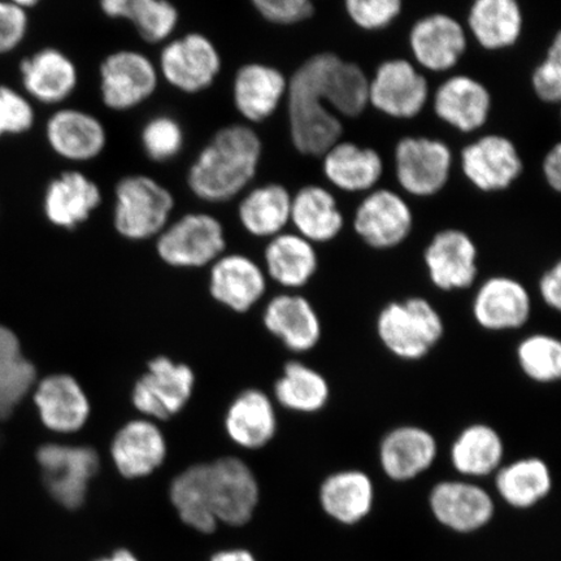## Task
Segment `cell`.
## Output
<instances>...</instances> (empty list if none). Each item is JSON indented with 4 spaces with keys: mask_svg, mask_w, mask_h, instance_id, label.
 I'll list each match as a JSON object with an SVG mask.
<instances>
[{
    "mask_svg": "<svg viewBox=\"0 0 561 561\" xmlns=\"http://www.w3.org/2000/svg\"><path fill=\"white\" fill-rule=\"evenodd\" d=\"M277 426L275 404L262 390H244L229 405L226 416L228 436L248 450L268 445L276 436Z\"/></svg>",
    "mask_w": 561,
    "mask_h": 561,
    "instance_id": "d6a6232c",
    "label": "cell"
},
{
    "mask_svg": "<svg viewBox=\"0 0 561 561\" xmlns=\"http://www.w3.org/2000/svg\"><path fill=\"white\" fill-rule=\"evenodd\" d=\"M174 208V198L151 175L129 174L115 187L114 226L131 241L156 237L164 230Z\"/></svg>",
    "mask_w": 561,
    "mask_h": 561,
    "instance_id": "30bf717a",
    "label": "cell"
},
{
    "mask_svg": "<svg viewBox=\"0 0 561 561\" xmlns=\"http://www.w3.org/2000/svg\"><path fill=\"white\" fill-rule=\"evenodd\" d=\"M209 290L219 304L236 312H245L264 297L265 273L248 256H222L210 271Z\"/></svg>",
    "mask_w": 561,
    "mask_h": 561,
    "instance_id": "4dcf8cb0",
    "label": "cell"
},
{
    "mask_svg": "<svg viewBox=\"0 0 561 561\" xmlns=\"http://www.w3.org/2000/svg\"><path fill=\"white\" fill-rule=\"evenodd\" d=\"M369 73L332 51L308 56L289 75L287 136L299 157L318 159L346 138V123L369 110Z\"/></svg>",
    "mask_w": 561,
    "mask_h": 561,
    "instance_id": "6da1fadb",
    "label": "cell"
},
{
    "mask_svg": "<svg viewBox=\"0 0 561 561\" xmlns=\"http://www.w3.org/2000/svg\"><path fill=\"white\" fill-rule=\"evenodd\" d=\"M263 153L262 137L251 125L224 126L188 168L187 186L206 203L234 199L255 180Z\"/></svg>",
    "mask_w": 561,
    "mask_h": 561,
    "instance_id": "7a4b0ae2",
    "label": "cell"
},
{
    "mask_svg": "<svg viewBox=\"0 0 561 561\" xmlns=\"http://www.w3.org/2000/svg\"><path fill=\"white\" fill-rule=\"evenodd\" d=\"M96 182L80 171H67L50 181L44 195V213L53 226L73 230L101 206Z\"/></svg>",
    "mask_w": 561,
    "mask_h": 561,
    "instance_id": "f1b7e54d",
    "label": "cell"
},
{
    "mask_svg": "<svg viewBox=\"0 0 561 561\" xmlns=\"http://www.w3.org/2000/svg\"><path fill=\"white\" fill-rule=\"evenodd\" d=\"M10 2L15 3L16 5L21 7V9L30 10L33 9V7L39 4L42 0H10Z\"/></svg>",
    "mask_w": 561,
    "mask_h": 561,
    "instance_id": "db71d44e",
    "label": "cell"
},
{
    "mask_svg": "<svg viewBox=\"0 0 561 561\" xmlns=\"http://www.w3.org/2000/svg\"><path fill=\"white\" fill-rule=\"evenodd\" d=\"M538 293L545 306L550 310H561V263H553L538 280Z\"/></svg>",
    "mask_w": 561,
    "mask_h": 561,
    "instance_id": "681fc988",
    "label": "cell"
},
{
    "mask_svg": "<svg viewBox=\"0 0 561 561\" xmlns=\"http://www.w3.org/2000/svg\"><path fill=\"white\" fill-rule=\"evenodd\" d=\"M105 16L129 21L140 38L161 44L178 30L180 15L170 0H100Z\"/></svg>",
    "mask_w": 561,
    "mask_h": 561,
    "instance_id": "74e56055",
    "label": "cell"
},
{
    "mask_svg": "<svg viewBox=\"0 0 561 561\" xmlns=\"http://www.w3.org/2000/svg\"><path fill=\"white\" fill-rule=\"evenodd\" d=\"M266 331L294 354H307L320 345L322 321L312 301L300 294L285 293L266 305Z\"/></svg>",
    "mask_w": 561,
    "mask_h": 561,
    "instance_id": "603a6c76",
    "label": "cell"
},
{
    "mask_svg": "<svg viewBox=\"0 0 561 561\" xmlns=\"http://www.w3.org/2000/svg\"><path fill=\"white\" fill-rule=\"evenodd\" d=\"M37 370L21 350L18 335L0 325V420L12 416L13 411L30 394Z\"/></svg>",
    "mask_w": 561,
    "mask_h": 561,
    "instance_id": "ab89813d",
    "label": "cell"
},
{
    "mask_svg": "<svg viewBox=\"0 0 561 561\" xmlns=\"http://www.w3.org/2000/svg\"><path fill=\"white\" fill-rule=\"evenodd\" d=\"M431 508L439 523L461 533L479 530L494 514L486 491L466 481L439 482L432 490Z\"/></svg>",
    "mask_w": 561,
    "mask_h": 561,
    "instance_id": "f546056e",
    "label": "cell"
},
{
    "mask_svg": "<svg viewBox=\"0 0 561 561\" xmlns=\"http://www.w3.org/2000/svg\"><path fill=\"white\" fill-rule=\"evenodd\" d=\"M273 392L283 409L301 415H314L324 411L332 398L328 378L299 360L285 364Z\"/></svg>",
    "mask_w": 561,
    "mask_h": 561,
    "instance_id": "e575fe53",
    "label": "cell"
},
{
    "mask_svg": "<svg viewBox=\"0 0 561 561\" xmlns=\"http://www.w3.org/2000/svg\"><path fill=\"white\" fill-rule=\"evenodd\" d=\"M342 9L355 30L381 34L403 19L404 0H342Z\"/></svg>",
    "mask_w": 561,
    "mask_h": 561,
    "instance_id": "7bdbcfd3",
    "label": "cell"
},
{
    "mask_svg": "<svg viewBox=\"0 0 561 561\" xmlns=\"http://www.w3.org/2000/svg\"><path fill=\"white\" fill-rule=\"evenodd\" d=\"M30 31L27 11L10 0H0V55L15 51Z\"/></svg>",
    "mask_w": 561,
    "mask_h": 561,
    "instance_id": "c3c4849f",
    "label": "cell"
},
{
    "mask_svg": "<svg viewBox=\"0 0 561 561\" xmlns=\"http://www.w3.org/2000/svg\"><path fill=\"white\" fill-rule=\"evenodd\" d=\"M46 139L50 149L72 163H87L101 156L107 146L103 123L79 108H60L48 117Z\"/></svg>",
    "mask_w": 561,
    "mask_h": 561,
    "instance_id": "d4e9b609",
    "label": "cell"
},
{
    "mask_svg": "<svg viewBox=\"0 0 561 561\" xmlns=\"http://www.w3.org/2000/svg\"><path fill=\"white\" fill-rule=\"evenodd\" d=\"M100 79L105 107L125 112L139 107L156 94L160 76L149 56L136 50H118L102 61Z\"/></svg>",
    "mask_w": 561,
    "mask_h": 561,
    "instance_id": "5bb4252c",
    "label": "cell"
},
{
    "mask_svg": "<svg viewBox=\"0 0 561 561\" xmlns=\"http://www.w3.org/2000/svg\"><path fill=\"white\" fill-rule=\"evenodd\" d=\"M37 461L53 500L67 510L80 508L90 481L100 471V455L94 448L47 444L38 448Z\"/></svg>",
    "mask_w": 561,
    "mask_h": 561,
    "instance_id": "4fadbf2b",
    "label": "cell"
},
{
    "mask_svg": "<svg viewBox=\"0 0 561 561\" xmlns=\"http://www.w3.org/2000/svg\"><path fill=\"white\" fill-rule=\"evenodd\" d=\"M450 458L455 471L466 477H486L502 467L504 442L486 423L469 424L453 442Z\"/></svg>",
    "mask_w": 561,
    "mask_h": 561,
    "instance_id": "d590c367",
    "label": "cell"
},
{
    "mask_svg": "<svg viewBox=\"0 0 561 561\" xmlns=\"http://www.w3.org/2000/svg\"><path fill=\"white\" fill-rule=\"evenodd\" d=\"M438 455L436 436L426 427L402 424L381 438L378 459L382 471L394 481H410L430 469Z\"/></svg>",
    "mask_w": 561,
    "mask_h": 561,
    "instance_id": "cb8c5ba5",
    "label": "cell"
},
{
    "mask_svg": "<svg viewBox=\"0 0 561 561\" xmlns=\"http://www.w3.org/2000/svg\"><path fill=\"white\" fill-rule=\"evenodd\" d=\"M95 561H139L135 553H131L129 550H117L112 553L111 557L98 559Z\"/></svg>",
    "mask_w": 561,
    "mask_h": 561,
    "instance_id": "f5cc1de1",
    "label": "cell"
},
{
    "mask_svg": "<svg viewBox=\"0 0 561 561\" xmlns=\"http://www.w3.org/2000/svg\"><path fill=\"white\" fill-rule=\"evenodd\" d=\"M195 385L194 371L186 364L159 356L149 363L131 392V402L142 415L171 419L187 404Z\"/></svg>",
    "mask_w": 561,
    "mask_h": 561,
    "instance_id": "ac0fdd59",
    "label": "cell"
},
{
    "mask_svg": "<svg viewBox=\"0 0 561 561\" xmlns=\"http://www.w3.org/2000/svg\"><path fill=\"white\" fill-rule=\"evenodd\" d=\"M456 170L476 193L500 195L523 178L525 161L514 139L503 133L483 131L456 150Z\"/></svg>",
    "mask_w": 561,
    "mask_h": 561,
    "instance_id": "5b68a950",
    "label": "cell"
},
{
    "mask_svg": "<svg viewBox=\"0 0 561 561\" xmlns=\"http://www.w3.org/2000/svg\"><path fill=\"white\" fill-rule=\"evenodd\" d=\"M351 227L370 250L391 251L410 240L416 228V214L409 198L382 184L357 201Z\"/></svg>",
    "mask_w": 561,
    "mask_h": 561,
    "instance_id": "9c48e42d",
    "label": "cell"
},
{
    "mask_svg": "<svg viewBox=\"0 0 561 561\" xmlns=\"http://www.w3.org/2000/svg\"><path fill=\"white\" fill-rule=\"evenodd\" d=\"M465 25L477 50L503 54L520 45L526 16L520 0H471Z\"/></svg>",
    "mask_w": 561,
    "mask_h": 561,
    "instance_id": "ffe728a7",
    "label": "cell"
},
{
    "mask_svg": "<svg viewBox=\"0 0 561 561\" xmlns=\"http://www.w3.org/2000/svg\"><path fill=\"white\" fill-rule=\"evenodd\" d=\"M287 85L289 76L283 69L270 62H248L234 76V107L249 125L268 122L285 104Z\"/></svg>",
    "mask_w": 561,
    "mask_h": 561,
    "instance_id": "44dd1931",
    "label": "cell"
},
{
    "mask_svg": "<svg viewBox=\"0 0 561 561\" xmlns=\"http://www.w3.org/2000/svg\"><path fill=\"white\" fill-rule=\"evenodd\" d=\"M310 241L296 231L271 238L264 251L266 275L287 290H299L311 283L319 271V254Z\"/></svg>",
    "mask_w": 561,
    "mask_h": 561,
    "instance_id": "1f68e13d",
    "label": "cell"
},
{
    "mask_svg": "<svg viewBox=\"0 0 561 561\" xmlns=\"http://www.w3.org/2000/svg\"><path fill=\"white\" fill-rule=\"evenodd\" d=\"M388 163L380 151L341 139L320 158L322 182L333 192L362 196L385 184Z\"/></svg>",
    "mask_w": 561,
    "mask_h": 561,
    "instance_id": "e0dca14e",
    "label": "cell"
},
{
    "mask_svg": "<svg viewBox=\"0 0 561 561\" xmlns=\"http://www.w3.org/2000/svg\"><path fill=\"white\" fill-rule=\"evenodd\" d=\"M378 341L402 362H420L436 348L446 334L438 308L424 297L386 304L376 318Z\"/></svg>",
    "mask_w": 561,
    "mask_h": 561,
    "instance_id": "277c9868",
    "label": "cell"
},
{
    "mask_svg": "<svg viewBox=\"0 0 561 561\" xmlns=\"http://www.w3.org/2000/svg\"><path fill=\"white\" fill-rule=\"evenodd\" d=\"M539 173L552 193H561V142L552 145L539 161Z\"/></svg>",
    "mask_w": 561,
    "mask_h": 561,
    "instance_id": "f907efd6",
    "label": "cell"
},
{
    "mask_svg": "<svg viewBox=\"0 0 561 561\" xmlns=\"http://www.w3.org/2000/svg\"><path fill=\"white\" fill-rule=\"evenodd\" d=\"M209 561H256V559L245 550H226L215 553Z\"/></svg>",
    "mask_w": 561,
    "mask_h": 561,
    "instance_id": "816d5d0a",
    "label": "cell"
},
{
    "mask_svg": "<svg viewBox=\"0 0 561 561\" xmlns=\"http://www.w3.org/2000/svg\"><path fill=\"white\" fill-rule=\"evenodd\" d=\"M529 87L539 103L560 105L561 102V32L547 46L545 54L530 69Z\"/></svg>",
    "mask_w": 561,
    "mask_h": 561,
    "instance_id": "f6af8a7d",
    "label": "cell"
},
{
    "mask_svg": "<svg viewBox=\"0 0 561 561\" xmlns=\"http://www.w3.org/2000/svg\"><path fill=\"white\" fill-rule=\"evenodd\" d=\"M111 458L125 479H142L163 465L167 440L163 432L150 420H133L116 433Z\"/></svg>",
    "mask_w": 561,
    "mask_h": 561,
    "instance_id": "83f0119b",
    "label": "cell"
},
{
    "mask_svg": "<svg viewBox=\"0 0 561 561\" xmlns=\"http://www.w3.org/2000/svg\"><path fill=\"white\" fill-rule=\"evenodd\" d=\"M522 374L538 385H552L561 378V342L558 336L537 332L524 336L516 347Z\"/></svg>",
    "mask_w": 561,
    "mask_h": 561,
    "instance_id": "b9f144b4",
    "label": "cell"
},
{
    "mask_svg": "<svg viewBox=\"0 0 561 561\" xmlns=\"http://www.w3.org/2000/svg\"><path fill=\"white\" fill-rule=\"evenodd\" d=\"M531 296L520 279L496 275L477 286L472 316L477 325L490 333L520 331L531 319Z\"/></svg>",
    "mask_w": 561,
    "mask_h": 561,
    "instance_id": "d6986e66",
    "label": "cell"
},
{
    "mask_svg": "<svg viewBox=\"0 0 561 561\" xmlns=\"http://www.w3.org/2000/svg\"><path fill=\"white\" fill-rule=\"evenodd\" d=\"M20 77L27 98L46 105L66 102L79 85L75 61L54 47L21 60Z\"/></svg>",
    "mask_w": 561,
    "mask_h": 561,
    "instance_id": "4316f807",
    "label": "cell"
},
{
    "mask_svg": "<svg viewBox=\"0 0 561 561\" xmlns=\"http://www.w3.org/2000/svg\"><path fill=\"white\" fill-rule=\"evenodd\" d=\"M293 193L280 182L252 187L244 194L238 217L248 233L257 238H271L284 233L290 226Z\"/></svg>",
    "mask_w": 561,
    "mask_h": 561,
    "instance_id": "836d02e7",
    "label": "cell"
},
{
    "mask_svg": "<svg viewBox=\"0 0 561 561\" xmlns=\"http://www.w3.org/2000/svg\"><path fill=\"white\" fill-rule=\"evenodd\" d=\"M494 98L486 83L455 70L433 83L430 111L454 135L468 140L486 131Z\"/></svg>",
    "mask_w": 561,
    "mask_h": 561,
    "instance_id": "ba28073f",
    "label": "cell"
},
{
    "mask_svg": "<svg viewBox=\"0 0 561 561\" xmlns=\"http://www.w3.org/2000/svg\"><path fill=\"white\" fill-rule=\"evenodd\" d=\"M495 485L510 506L529 508L549 495L552 476L541 458L528 456L497 469Z\"/></svg>",
    "mask_w": 561,
    "mask_h": 561,
    "instance_id": "f35d334b",
    "label": "cell"
},
{
    "mask_svg": "<svg viewBox=\"0 0 561 561\" xmlns=\"http://www.w3.org/2000/svg\"><path fill=\"white\" fill-rule=\"evenodd\" d=\"M423 261L431 284L444 293L472 289L479 278V244L466 229L437 230L425 245Z\"/></svg>",
    "mask_w": 561,
    "mask_h": 561,
    "instance_id": "8fae6325",
    "label": "cell"
},
{
    "mask_svg": "<svg viewBox=\"0 0 561 561\" xmlns=\"http://www.w3.org/2000/svg\"><path fill=\"white\" fill-rule=\"evenodd\" d=\"M171 501L181 520L194 530L213 533L216 529L217 520L210 508L203 465L187 468L175 477L171 485Z\"/></svg>",
    "mask_w": 561,
    "mask_h": 561,
    "instance_id": "60d3db41",
    "label": "cell"
},
{
    "mask_svg": "<svg viewBox=\"0 0 561 561\" xmlns=\"http://www.w3.org/2000/svg\"><path fill=\"white\" fill-rule=\"evenodd\" d=\"M375 489L370 477L357 469H347L328 477L320 489L322 508L342 524L363 520L374 504Z\"/></svg>",
    "mask_w": 561,
    "mask_h": 561,
    "instance_id": "8d00e7d4",
    "label": "cell"
},
{
    "mask_svg": "<svg viewBox=\"0 0 561 561\" xmlns=\"http://www.w3.org/2000/svg\"><path fill=\"white\" fill-rule=\"evenodd\" d=\"M203 467L216 520L233 526L249 523L259 502V485L251 468L231 456L205 462Z\"/></svg>",
    "mask_w": 561,
    "mask_h": 561,
    "instance_id": "2e32d148",
    "label": "cell"
},
{
    "mask_svg": "<svg viewBox=\"0 0 561 561\" xmlns=\"http://www.w3.org/2000/svg\"><path fill=\"white\" fill-rule=\"evenodd\" d=\"M159 76L184 94H198L214 85L221 73L219 48L207 35L188 33L168 41L159 56Z\"/></svg>",
    "mask_w": 561,
    "mask_h": 561,
    "instance_id": "7c38bea8",
    "label": "cell"
},
{
    "mask_svg": "<svg viewBox=\"0 0 561 561\" xmlns=\"http://www.w3.org/2000/svg\"><path fill=\"white\" fill-rule=\"evenodd\" d=\"M140 145L147 158L156 163H165L180 156L185 145V133L172 116L150 118L140 130Z\"/></svg>",
    "mask_w": 561,
    "mask_h": 561,
    "instance_id": "ee69618b",
    "label": "cell"
},
{
    "mask_svg": "<svg viewBox=\"0 0 561 561\" xmlns=\"http://www.w3.org/2000/svg\"><path fill=\"white\" fill-rule=\"evenodd\" d=\"M456 171V149L446 139L405 135L392 147L388 178L410 201H431L446 192Z\"/></svg>",
    "mask_w": 561,
    "mask_h": 561,
    "instance_id": "3957f363",
    "label": "cell"
},
{
    "mask_svg": "<svg viewBox=\"0 0 561 561\" xmlns=\"http://www.w3.org/2000/svg\"><path fill=\"white\" fill-rule=\"evenodd\" d=\"M336 193L322 182H307L293 193L290 226L314 245L332 243L346 229Z\"/></svg>",
    "mask_w": 561,
    "mask_h": 561,
    "instance_id": "7402d4cb",
    "label": "cell"
},
{
    "mask_svg": "<svg viewBox=\"0 0 561 561\" xmlns=\"http://www.w3.org/2000/svg\"><path fill=\"white\" fill-rule=\"evenodd\" d=\"M158 254L178 268H195L217 261L226 249L221 222L208 214H187L159 234Z\"/></svg>",
    "mask_w": 561,
    "mask_h": 561,
    "instance_id": "9a60e30c",
    "label": "cell"
},
{
    "mask_svg": "<svg viewBox=\"0 0 561 561\" xmlns=\"http://www.w3.org/2000/svg\"><path fill=\"white\" fill-rule=\"evenodd\" d=\"M34 403L48 431L75 433L82 430L90 417L87 392L75 377L51 375L42 380L34 391Z\"/></svg>",
    "mask_w": 561,
    "mask_h": 561,
    "instance_id": "484cf974",
    "label": "cell"
},
{
    "mask_svg": "<svg viewBox=\"0 0 561 561\" xmlns=\"http://www.w3.org/2000/svg\"><path fill=\"white\" fill-rule=\"evenodd\" d=\"M266 23L278 27L307 24L318 13V0H250Z\"/></svg>",
    "mask_w": 561,
    "mask_h": 561,
    "instance_id": "bcb514c9",
    "label": "cell"
},
{
    "mask_svg": "<svg viewBox=\"0 0 561 561\" xmlns=\"http://www.w3.org/2000/svg\"><path fill=\"white\" fill-rule=\"evenodd\" d=\"M432 89L430 77L410 58L385 59L369 76V108L391 122L413 123L430 108Z\"/></svg>",
    "mask_w": 561,
    "mask_h": 561,
    "instance_id": "8992f818",
    "label": "cell"
},
{
    "mask_svg": "<svg viewBox=\"0 0 561 561\" xmlns=\"http://www.w3.org/2000/svg\"><path fill=\"white\" fill-rule=\"evenodd\" d=\"M405 46L407 55L416 67L430 80L433 77L437 81L460 67L471 47V38L465 23L451 13L431 12L410 25Z\"/></svg>",
    "mask_w": 561,
    "mask_h": 561,
    "instance_id": "52a82bcc",
    "label": "cell"
},
{
    "mask_svg": "<svg viewBox=\"0 0 561 561\" xmlns=\"http://www.w3.org/2000/svg\"><path fill=\"white\" fill-rule=\"evenodd\" d=\"M34 124L35 111L30 98L13 88L0 85V138L24 135Z\"/></svg>",
    "mask_w": 561,
    "mask_h": 561,
    "instance_id": "7dc6e473",
    "label": "cell"
}]
</instances>
